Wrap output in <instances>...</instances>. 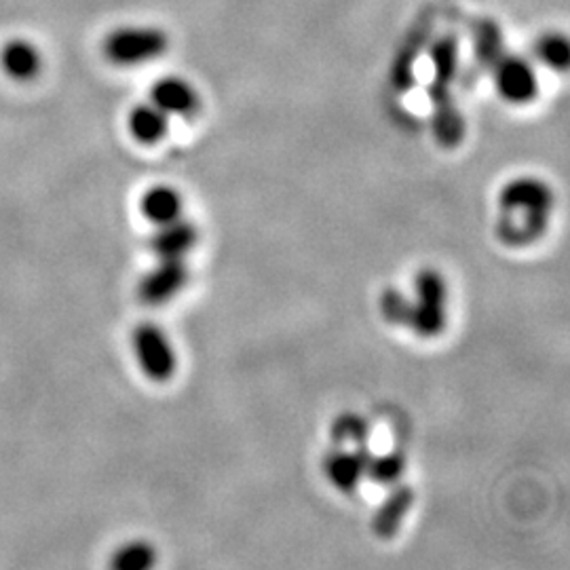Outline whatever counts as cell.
I'll return each instance as SVG.
<instances>
[{
	"instance_id": "cell-8",
	"label": "cell",
	"mask_w": 570,
	"mask_h": 570,
	"mask_svg": "<svg viewBox=\"0 0 570 570\" xmlns=\"http://www.w3.org/2000/svg\"><path fill=\"white\" fill-rule=\"evenodd\" d=\"M150 102L167 117H190L199 110V94L183 77H164L153 85Z\"/></svg>"
},
{
	"instance_id": "cell-4",
	"label": "cell",
	"mask_w": 570,
	"mask_h": 570,
	"mask_svg": "<svg viewBox=\"0 0 570 570\" xmlns=\"http://www.w3.org/2000/svg\"><path fill=\"white\" fill-rule=\"evenodd\" d=\"M134 353L144 374L155 383H167L176 374V353L164 330L155 324H140L134 330Z\"/></svg>"
},
{
	"instance_id": "cell-6",
	"label": "cell",
	"mask_w": 570,
	"mask_h": 570,
	"mask_svg": "<svg viewBox=\"0 0 570 570\" xmlns=\"http://www.w3.org/2000/svg\"><path fill=\"white\" fill-rule=\"evenodd\" d=\"M188 284V266L183 261H159L148 271L138 285V296L144 305L161 306L174 301Z\"/></svg>"
},
{
	"instance_id": "cell-16",
	"label": "cell",
	"mask_w": 570,
	"mask_h": 570,
	"mask_svg": "<svg viewBox=\"0 0 570 570\" xmlns=\"http://www.w3.org/2000/svg\"><path fill=\"white\" fill-rule=\"evenodd\" d=\"M406 471V456L402 452H389L383 456H374L367 461L366 475L381 484V487H393L402 480Z\"/></svg>"
},
{
	"instance_id": "cell-12",
	"label": "cell",
	"mask_w": 570,
	"mask_h": 570,
	"mask_svg": "<svg viewBox=\"0 0 570 570\" xmlns=\"http://www.w3.org/2000/svg\"><path fill=\"white\" fill-rule=\"evenodd\" d=\"M127 129L136 142L153 146L167 138L169 117L153 102L138 104L127 117Z\"/></svg>"
},
{
	"instance_id": "cell-17",
	"label": "cell",
	"mask_w": 570,
	"mask_h": 570,
	"mask_svg": "<svg viewBox=\"0 0 570 570\" xmlns=\"http://www.w3.org/2000/svg\"><path fill=\"white\" fill-rule=\"evenodd\" d=\"M537 58L550 70H567L570 60L569 39L560 32L543 35L537 42Z\"/></svg>"
},
{
	"instance_id": "cell-13",
	"label": "cell",
	"mask_w": 570,
	"mask_h": 570,
	"mask_svg": "<svg viewBox=\"0 0 570 570\" xmlns=\"http://www.w3.org/2000/svg\"><path fill=\"white\" fill-rule=\"evenodd\" d=\"M142 216L155 226H164L183 218V197L171 186H153L142 195L140 202Z\"/></svg>"
},
{
	"instance_id": "cell-11",
	"label": "cell",
	"mask_w": 570,
	"mask_h": 570,
	"mask_svg": "<svg viewBox=\"0 0 570 570\" xmlns=\"http://www.w3.org/2000/svg\"><path fill=\"white\" fill-rule=\"evenodd\" d=\"M0 66L16 81H32L42 70L41 51L28 39H11L0 51Z\"/></svg>"
},
{
	"instance_id": "cell-9",
	"label": "cell",
	"mask_w": 570,
	"mask_h": 570,
	"mask_svg": "<svg viewBox=\"0 0 570 570\" xmlns=\"http://www.w3.org/2000/svg\"><path fill=\"white\" fill-rule=\"evenodd\" d=\"M197 244H199L197 226L184 218H178L174 223L157 226V233L150 239V249L159 261H183Z\"/></svg>"
},
{
	"instance_id": "cell-18",
	"label": "cell",
	"mask_w": 570,
	"mask_h": 570,
	"mask_svg": "<svg viewBox=\"0 0 570 570\" xmlns=\"http://www.w3.org/2000/svg\"><path fill=\"white\" fill-rule=\"evenodd\" d=\"M332 440L338 444H366L370 440V428L366 421L360 414H341L334 423H332Z\"/></svg>"
},
{
	"instance_id": "cell-19",
	"label": "cell",
	"mask_w": 570,
	"mask_h": 570,
	"mask_svg": "<svg viewBox=\"0 0 570 570\" xmlns=\"http://www.w3.org/2000/svg\"><path fill=\"white\" fill-rule=\"evenodd\" d=\"M381 315L391 326H407L410 322V298L395 287H387L381 294Z\"/></svg>"
},
{
	"instance_id": "cell-5",
	"label": "cell",
	"mask_w": 570,
	"mask_h": 570,
	"mask_svg": "<svg viewBox=\"0 0 570 570\" xmlns=\"http://www.w3.org/2000/svg\"><path fill=\"white\" fill-rule=\"evenodd\" d=\"M492 79L501 100L513 106H527L539 96L537 70L520 56H501L492 61Z\"/></svg>"
},
{
	"instance_id": "cell-15",
	"label": "cell",
	"mask_w": 570,
	"mask_h": 570,
	"mask_svg": "<svg viewBox=\"0 0 570 570\" xmlns=\"http://www.w3.org/2000/svg\"><path fill=\"white\" fill-rule=\"evenodd\" d=\"M157 564V550L146 541H129L112 553L110 567L117 570H146Z\"/></svg>"
},
{
	"instance_id": "cell-3",
	"label": "cell",
	"mask_w": 570,
	"mask_h": 570,
	"mask_svg": "<svg viewBox=\"0 0 570 570\" xmlns=\"http://www.w3.org/2000/svg\"><path fill=\"white\" fill-rule=\"evenodd\" d=\"M169 49V37L157 26H122L104 41V53L115 66L136 68L159 60Z\"/></svg>"
},
{
	"instance_id": "cell-2",
	"label": "cell",
	"mask_w": 570,
	"mask_h": 570,
	"mask_svg": "<svg viewBox=\"0 0 570 570\" xmlns=\"http://www.w3.org/2000/svg\"><path fill=\"white\" fill-rule=\"evenodd\" d=\"M449 324V287L444 277L423 268L414 279V296L410 298V322L407 327L419 338H438Z\"/></svg>"
},
{
	"instance_id": "cell-10",
	"label": "cell",
	"mask_w": 570,
	"mask_h": 570,
	"mask_svg": "<svg viewBox=\"0 0 570 570\" xmlns=\"http://www.w3.org/2000/svg\"><path fill=\"white\" fill-rule=\"evenodd\" d=\"M414 503V490L407 484H393L389 490L385 501L372 518V530L379 539H393L397 530L402 529L407 513L412 510Z\"/></svg>"
},
{
	"instance_id": "cell-7",
	"label": "cell",
	"mask_w": 570,
	"mask_h": 570,
	"mask_svg": "<svg viewBox=\"0 0 570 570\" xmlns=\"http://www.w3.org/2000/svg\"><path fill=\"white\" fill-rule=\"evenodd\" d=\"M372 459V450L366 444H355L353 450H334L324 461V473L327 482L341 492L351 494L360 489L366 478L367 461Z\"/></svg>"
},
{
	"instance_id": "cell-1",
	"label": "cell",
	"mask_w": 570,
	"mask_h": 570,
	"mask_svg": "<svg viewBox=\"0 0 570 570\" xmlns=\"http://www.w3.org/2000/svg\"><path fill=\"white\" fill-rule=\"evenodd\" d=\"M499 207V239L510 247H524L534 244L550 225L553 193L537 178H515L501 188Z\"/></svg>"
},
{
	"instance_id": "cell-14",
	"label": "cell",
	"mask_w": 570,
	"mask_h": 570,
	"mask_svg": "<svg viewBox=\"0 0 570 570\" xmlns=\"http://www.w3.org/2000/svg\"><path fill=\"white\" fill-rule=\"evenodd\" d=\"M435 110H433V134L438 138V142L442 146H456L463 140L465 134V122L459 112V108L450 98H442L433 102Z\"/></svg>"
}]
</instances>
